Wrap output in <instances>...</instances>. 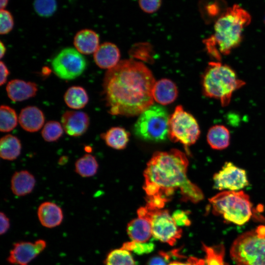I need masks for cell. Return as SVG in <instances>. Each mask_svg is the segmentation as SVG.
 Returning a JSON list of instances; mask_svg holds the SVG:
<instances>
[{"instance_id":"1","label":"cell","mask_w":265,"mask_h":265,"mask_svg":"<svg viewBox=\"0 0 265 265\" xmlns=\"http://www.w3.org/2000/svg\"><path fill=\"white\" fill-rule=\"evenodd\" d=\"M155 83L151 71L133 59L120 61L108 70L103 81L106 106L112 115H140L153 103Z\"/></svg>"},{"instance_id":"2","label":"cell","mask_w":265,"mask_h":265,"mask_svg":"<svg viewBox=\"0 0 265 265\" xmlns=\"http://www.w3.org/2000/svg\"><path fill=\"white\" fill-rule=\"evenodd\" d=\"M188 165L186 156L178 149L155 153L144 172L146 205L162 209L179 189L184 201L202 200V191L187 178Z\"/></svg>"},{"instance_id":"3","label":"cell","mask_w":265,"mask_h":265,"mask_svg":"<svg viewBox=\"0 0 265 265\" xmlns=\"http://www.w3.org/2000/svg\"><path fill=\"white\" fill-rule=\"evenodd\" d=\"M251 20L250 14L239 5L229 6L214 23L213 34L204 41L208 53L220 61L222 55L229 54L240 44L243 30Z\"/></svg>"},{"instance_id":"4","label":"cell","mask_w":265,"mask_h":265,"mask_svg":"<svg viewBox=\"0 0 265 265\" xmlns=\"http://www.w3.org/2000/svg\"><path fill=\"white\" fill-rule=\"evenodd\" d=\"M245 84L231 67L218 61L209 63L202 79L204 95L219 100L222 106H228L233 93Z\"/></svg>"},{"instance_id":"5","label":"cell","mask_w":265,"mask_h":265,"mask_svg":"<svg viewBox=\"0 0 265 265\" xmlns=\"http://www.w3.org/2000/svg\"><path fill=\"white\" fill-rule=\"evenodd\" d=\"M212 212L221 215L228 222L242 225L252 214L249 196L242 190L222 191L209 199Z\"/></svg>"},{"instance_id":"6","label":"cell","mask_w":265,"mask_h":265,"mask_svg":"<svg viewBox=\"0 0 265 265\" xmlns=\"http://www.w3.org/2000/svg\"><path fill=\"white\" fill-rule=\"evenodd\" d=\"M236 265H265V226L246 232L233 242L230 251Z\"/></svg>"},{"instance_id":"7","label":"cell","mask_w":265,"mask_h":265,"mask_svg":"<svg viewBox=\"0 0 265 265\" xmlns=\"http://www.w3.org/2000/svg\"><path fill=\"white\" fill-rule=\"evenodd\" d=\"M169 117L163 107L152 105L139 115L134 125V133L145 140H164L168 136Z\"/></svg>"},{"instance_id":"8","label":"cell","mask_w":265,"mask_h":265,"mask_svg":"<svg viewBox=\"0 0 265 265\" xmlns=\"http://www.w3.org/2000/svg\"><path fill=\"white\" fill-rule=\"evenodd\" d=\"M137 212L138 217L150 222L152 236L157 239L172 246L181 237L182 231L177 226L168 210L146 205L138 209Z\"/></svg>"},{"instance_id":"9","label":"cell","mask_w":265,"mask_h":265,"mask_svg":"<svg viewBox=\"0 0 265 265\" xmlns=\"http://www.w3.org/2000/svg\"><path fill=\"white\" fill-rule=\"evenodd\" d=\"M200 134L199 126L193 116L185 110L182 106H177L169 117V139L188 146L196 142Z\"/></svg>"},{"instance_id":"10","label":"cell","mask_w":265,"mask_h":265,"mask_svg":"<svg viewBox=\"0 0 265 265\" xmlns=\"http://www.w3.org/2000/svg\"><path fill=\"white\" fill-rule=\"evenodd\" d=\"M54 73L60 79L72 80L80 76L87 67L86 59L76 49L67 47L60 51L51 62Z\"/></svg>"},{"instance_id":"11","label":"cell","mask_w":265,"mask_h":265,"mask_svg":"<svg viewBox=\"0 0 265 265\" xmlns=\"http://www.w3.org/2000/svg\"><path fill=\"white\" fill-rule=\"evenodd\" d=\"M213 187L218 190L239 191L248 186L246 171L231 162H226L213 176Z\"/></svg>"},{"instance_id":"12","label":"cell","mask_w":265,"mask_h":265,"mask_svg":"<svg viewBox=\"0 0 265 265\" xmlns=\"http://www.w3.org/2000/svg\"><path fill=\"white\" fill-rule=\"evenodd\" d=\"M46 245L43 239H38L34 242H16L10 251L7 261L12 265H28L45 249Z\"/></svg>"},{"instance_id":"13","label":"cell","mask_w":265,"mask_h":265,"mask_svg":"<svg viewBox=\"0 0 265 265\" xmlns=\"http://www.w3.org/2000/svg\"><path fill=\"white\" fill-rule=\"evenodd\" d=\"M64 131L68 135L78 137L83 134L89 125V118L83 111L68 110L61 119Z\"/></svg>"},{"instance_id":"14","label":"cell","mask_w":265,"mask_h":265,"mask_svg":"<svg viewBox=\"0 0 265 265\" xmlns=\"http://www.w3.org/2000/svg\"><path fill=\"white\" fill-rule=\"evenodd\" d=\"M93 56L94 61L99 67L109 70L120 62V53L113 43L105 42L99 46Z\"/></svg>"},{"instance_id":"15","label":"cell","mask_w":265,"mask_h":265,"mask_svg":"<svg viewBox=\"0 0 265 265\" xmlns=\"http://www.w3.org/2000/svg\"><path fill=\"white\" fill-rule=\"evenodd\" d=\"M6 91L11 101L21 102L34 97L38 91V87L34 82L14 79L8 82Z\"/></svg>"},{"instance_id":"16","label":"cell","mask_w":265,"mask_h":265,"mask_svg":"<svg viewBox=\"0 0 265 265\" xmlns=\"http://www.w3.org/2000/svg\"><path fill=\"white\" fill-rule=\"evenodd\" d=\"M21 127L26 131L34 132L40 130L45 122L42 111L35 106H27L23 108L18 117Z\"/></svg>"},{"instance_id":"17","label":"cell","mask_w":265,"mask_h":265,"mask_svg":"<svg viewBox=\"0 0 265 265\" xmlns=\"http://www.w3.org/2000/svg\"><path fill=\"white\" fill-rule=\"evenodd\" d=\"M37 216L41 225L48 228L59 226L63 218L61 208L52 202L41 203L37 210Z\"/></svg>"},{"instance_id":"18","label":"cell","mask_w":265,"mask_h":265,"mask_svg":"<svg viewBox=\"0 0 265 265\" xmlns=\"http://www.w3.org/2000/svg\"><path fill=\"white\" fill-rule=\"evenodd\" d=\"M99 36L90 29H83L77 32L74 38L75 49L82 54L94 53L99 45Z\"/></svg>"},{"instance_id":"19","label":"cell","mask_w":265,"mask_h":265,"mask_svg":"<svg viewBox=\"0 0 265 265\" xmlns=\"http://www.w3.org/2000/svg\"><path fill=\"white\" fill-rule=\"evenodd\" d=\"M178 93V88L175 83L167 79H162L155 82L152 92L154 100L162 105H168L174 102Z\"/></svg>"},{"instance_id":"20","label":"cell","mask_w":265,"mask_h":265,"mask_svg":"<svg viewBox=\"0 0 265 265\" xmlns=\"http://www.w3.org/2000/svg\"><path fill=\"white\" fill-rule=\"evenodd\" d=\"M199 6L202 17L208 24L214 23L229 7L226 0H201Z\"/></svg>"},{"instance_id":"21","label":"cell","mask_w":265,"mask_h":265,"mask_svg":"<svg viewBox=\"0 0 265 265\" xmlns=\"http://www.w3.org/2000/svg\"><path fill=\"white\" fill-rule=\"evenodd\" d=\"M35 179L32 174L26 170L15 172L11 180V189L18 196H23L30 193L35 185Z\"/></svg>"},{"instance_id":"22","label":"cell","mask_w":265,"mask_h":265,"mask_svg":"<svg viewBox=\"0 0 265 265\" xmlns=\"http://www.w3.org/2000/svg\"><path fill=\"white\" fill-rule=\"evenodd\" d=\"M127 231L132 240L136 242H146L152 236L150 222L138 216L128 223Z\"/></svg>"},{"instance_id":"23","label":"cell","mask_w":265,"mask_h":265,"mask_svg":"<svg viewBox=\"0 0 265 265\" xmlns=\"http://www.w3.org/2000/svg\"><path fill=\"white\" fill-rule=\"evenodd\" d=\"M207 140L210 147L215 150H223L230 144V134L229 130L222 125H215L208 131Z\"/></svg>"},{"instance_id":"24","label":"cell","mask_w":265,"mask_h":265,"mask_svg":"<svg viewBox=\"0 0 265 265\" xmlns=\"http://www.w3.org/2000/svg\"><path fill=\"white\" fill-rule=\"evenodd\" d=\"M21 149V141L16 136L8 134L0 138V157L3 159H16L20 156Z\"/></svg>"},{"instance_id":"25","label":"cell","mask_w":265,"mask_h":265,"mask_svg":"<svg viewBox=\"0 0 265 265\" xmlns=\"http://www.w3.org/2000/svg\"><path fill=\"white\" fill-rule=\"evenodd\" d=\"M129 133L124 128L112 127L101 135L106 144L117 150L124 149L129 140Z\"/></svg>"},{"instance_id":"26","label":"cell","mask_w":265,"mask_h":265,"mask_svg":"<svg viewBox=\"0 0 265 265\" xmlns=\"http://www.w3.org/2000/svg\"><path fill=\"white\" fill-rule=\"evenodd\" d=\"M66 105L74 109L83 108L89 101L88 95L84 88L80 86L69 87L64 95Z\"/></svg>"},{"instance_id":"27","label":"cell","mask_w":265,"mask_h":265,"mask_svg":"<svg viewBox=\"0 0 265 265\" xmlns=\"http://www.w3.org/2000/svg\"><path fill=\"white\" fill-rule=\"evenodd\" d=\"M98 164L96 158L86 154L75 162V172L82 177H90L95 175L98 170Z\"/></svg>"},{"instance_id":"28","label":"cell","mask_w":265,"mask_h":265,"mask_svg":"<svg viewBox=\"0 0 265 265\" xmlns=\"http://www.w3.org/2000/svg\"><path fill=\"white\" fill-rule=\"evenodd\" d=\"M18 117L10 106L1 105L0 107V131L7 132L13 130L18 124Z\"/></svg>"},{"instance_id":"29","label":"cell","mask_w":265,"mask_h":265,"mask_svg":"<svg viewBox=\"0 0 265 265\" xmlns=\"http://www.w3.org/2000/svg\"><path fill=\"white\" fill-rule=\"evenodd\" d=\"M206 253L205 265H227L224 261L225 248L223 244L208 246L203 243Z\"/></svg>"},{"instance_id":"30","label":"cell","mask_w":265,"mask_h":265,"mask_svg":"<svg viewBox=\"0 0 265 265\" xmlns=\"http://www.w3.org/2000/svg\"><path fill=\"white\" fill-rule=\"evenodd\" d=\"M106 265H135L130 252L122 248L111 251L107 255Z\"/></svg>"},{"instance_id":"31","label":"cell","mask_w":265,"mask_h":265,"mask_svg":"<svg viewBox=\"0 0 265 265\" xmlns=\"http://www.w3.org/2000/svg\"><path fill=\"white\" fill-rule=\"evenodd\" d=\"M63 128L61 124L56 121H50L44 126L41 135L47 142H54L58 140L63 133Z\"/></svg>"},{"instance_id":"32","label":"cell","mask_w":265,"mask_h":265,"mask_svg":"<svg viewBox=\"0 0 265 265\" xmlns=\"http://www.w3.org/2000/svg\"><path fill=\"white\" fill-rule=\"evenodd\" d=\"M155 248L153 242H140L134 241L126 242L121 248L132 251L137 255H142L151 252Z\"/></svg>"},{"instance_id":"33","label":"cell","mask_w":265,"mask_h":265,"mask_svg":"<svg viewBox=\"0 0 265 265\" xmlns=\"http://www.w3.org/2000/svg\"><path fill=\"white\" fill-rule=\"evenodd\" d=\"M34 7L40 16L48 17L52 15L56 8L55 0H35Z\"/></svg>"},{"instance_id":"34","label":"cell","mask_w":265,"mask_h":265,"mask_svg":"<svg viewBox=\"0 0 265 265\" xmlns=\"http://www.w3.org/2000/svg\"><path fill=\"white\" fill-rule=\"evenodd\" d=\"M14 26V18L11 13L6 9L0 10V33L5 35L9 33Z\"/></svg>"},{"instance_id":"35","label":"cell","mask_w":265,"mask_h":265,"mask_svg":"<svg viewBox=\"0 0 265 265\" xmlns=\"http://www.w3.org/2000/svg\"><path fill=\"white\" fill-rule=\"evenodd\" d=\"M162 0H138L141 10L147 14L156 12L161 7Z\"/></svg>"},{"instance_id":"36","label":"cell","mask_w":265,"mask_h":265,"mask_svg":"<svg viewBox=\"0 0 265 265\" xmlns=\"http://www.w3.org/2000/svg\"><path fill=\"white\" fill-rule=\"evenodd\" d=\"M172 217L177 226H188L191 224L187 212L176 210L172 213Z\"/></svg>"},{"instance_id":"37","label":"cell","mask_w":265,"mask_h":265,"mask_svg":"<svg viewBox=\"0 0 265 265\" xmlns=\"http://www.w3.org/2000/svg\"><path fill=\"white\" fill-rule=\"evenodd\" d=\"M169 253L161 251L158 255H156L151 258L147 265H168L169 261L170 259Z\"/></svg>"},{"instance_id":"38","label":"cell","mask_w":265,"mask_h":265,"mask_svg":"<svg viewBox=\"0 0 265 265\" xmlns=\"http://www.w3.org/2000/svg\"><path fill=\"white\" fill-rule=\"evenodd\" d=\"M205 260L194 257H190L185 262L174 261L170 263L168 265H204Z\"/></svg>"},{"instance_id":"39","label":"cell","mask_w":265,"mask_h":265,"mask_svg":"<svg viewBox=\"0 0 265 265\" xmlns=\"http://www.w3.org/2000/svg\"><path fill=\"white\" fill-rule=\"evenodd\" d=\"M0 235L5 234L9 229L10 227V222L9 218L6 216L5 214L2 212L0 213Z\"/></svg>"},{"instance_id":"40","label":"cell","mask_w":265,"mask_h":265,"mask_svg":"<svg viewBox=\"0 0 265 265\" xmlns=\"http://www.w3.org/2000/svg\"><path fill=\"white\" fill-rule=\"evenodd\" d=\"M0 85H2L6 82L7 77L9 74L8 69L7 68L5 64L2 61H0Z\"/></svg>"},{"instance_id":"41","label":"cell","mask_w":265,"mask_h":265,"mask_svg":"<svg viewBox=\"0 0 265 265\" xmlns=\"http://www.w3.org/2000/svg\"><path fill=\"white\" fill-rule=\"evenodd\" d=\"M0 58H2L5 53L6 49L4 45L2 43L1 41H0Z\"/></svg>"},{"instance_id":"42","label":"cell","mask_w":265,"mask_h":265,"mask_svg":"<svg viewBox=\"0 0 265 265\" xmlns=\"http://www.w3.org/2000/svg\"><path fill=\"white\" fill-rule=\"evenodd\" d=\"M9 2V0H0V9H5Z\"/></svg>"},{"instance_id":"43","label":"cell","mask_w":265,"mask_h":265,"mask_svg":"<svg viewBox=\"0 0 265 265\" xmlns=\"http://www.w3.org/2000/svg\"><path fill=\"white\" fill-rule=\"evenodd\" d=\"M264 23L265 24V14L264 18Z\"/></svg>"}]
</instances>
